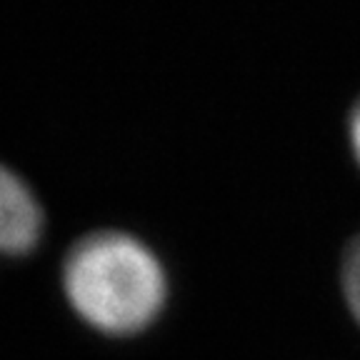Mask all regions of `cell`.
Instances as JSON below:
<instances>
[{"label": "cell", "mask_w": 360, "mask_h": 360, "mask_svg": "<svg viewBox=\"0 0 360 360\" xmlns=\"http://www.w3.org/2000/svg\"><path fill=\"white\" fill-rule=\"evenodd\" d=\"M348 141H350V150H353V158L358 160V165H360V98H358V103L353 105V110H350Z\"/></svg>", "instance_id": "cell-4"}, {"label": "cell", "mask_w": 360, "mask_h": 360, "mask_svg": "<svg viewBox=\"0 0 360 360\" xmlns=\"http://www.w3.org/2000/svg\"><path fill=\"white\" fill-rule=\"evenodd\" d=\"M45 215L33 188L0 163V253L18 258L33 253L43 240Z\"/></svg>", "instance_id": "cell-2"}, {"label": "cell", "mask_w": 360, "mask_h": 360, "mask_svg": "<svg viewBox=\"0 0 360 360\" xmlns=\"http://www.w3.org/2000/svg\"><path fill=\"white\" fill-rule=\"evenodd\" d=\"M340 288L348 310L353 313L355 323L360 326V233L348 243L340 263Z\"/></svg>", "instance_id": "cell-3"}, {"label": "cell", "mask_w": 360, "mask_h": 360, "mask_svg": "<svg viewBox=\"0 0 360 360\" xmlns=\"http://www.w3.org/2000/svg\"><path fill=\"white\" fill-rule=\"evenodd\" d=\"M63 292L98 333L135 335L163 310L168 276L146 240L125 231H96L68 250Z\"/></svg>", "instance_id": "cell-1"}]
</instances>
